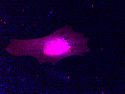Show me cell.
Instances as JSON below:
<instances>
[{"instance_id": "6da1fadb", "label": "cell", "mask_w": 125, "mask_h": 94, "mask_svg": "<svg viewBox=\"0 0 125 94\" xmlns=\"http://www.w3.org/2000/svg\"><path fill=\"white\" fill-rule=\"evenodd\" d=\"M71 48L67 40L62 37H59L47 43L45 51L47 54L61 55L66 54Z\"/></svg>"}]
</instances>
